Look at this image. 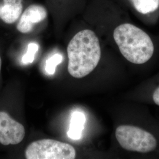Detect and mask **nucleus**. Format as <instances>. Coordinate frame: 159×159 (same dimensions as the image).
<instances>
[{
	"mask_svg": "<svg viewBox=\"0 0 159 159\" xmlns=\"http://www.w3.org/2000/svg\"><path fill=\"white\" fill-rule=\"evenodd\" d=\"M68 71L72 77L81 79L96 68L102 57L100 40L96 33L84 29L74 35L67 46Z\"/></svg>",
	"mask_w": 159,
	"mask_h": 159,
	"instance_id": "1",
	"label": "nucleus"
},
{
	"mask_svg": "<svg viewBox=\"0 0 159 159\" xmlns=\"http://www.w3.org/2000/svg\"><path fill=\"white\" fill-rule=\"evenodd\" d=\"M121 54L130 63L143 64L153 56L155 45L152 38L136 24L123 35L114 40Z\"/></svg>",
	"mask_w": 159,
	"mask_h": 159,
	"instance_id": "2",
	"label": "nucleus"
},
{
	"mask_svg": "<svg viewBox=\"0 0 159 159\" xmlns=\"http://www.w3.org/2000/svg\"><path fill=\"white\" fill-rule=\"evenodd\" d=\"M115 134L121 147L128 151L146 153L154 150L157 145L150 133L136 126L119 125Z\"/></svg>",
	"mask_w": 159,
	"mask_h": 159,
	"instance_id": "3",
	"label": "nucleus"
},
{
	"mask_svg": "<svg viewBox=\"0 0 159 159\" xmlns=\"http://www.w3.org/2000/svg\"><path fill=\"white\" fill-rule=\"evenodd\" d=\"M27 159H73L76 152L66 143L52 139H42L31 143L25 150Z\"/></svg>",
	"mask_w": 159,
	"mask_h": 159,
	"instance_id": "4",
	"label": "nucleus"
},
{
	"mask_svg": "<svg viewBox=\"0 0 159 159\" xmlns=\"http://www.w3.org/2000/svg\"><path fill=\"white\" fill-rule=\"evenodd\" d=\"M129 14L146 24L153 25L159 20V0H119Z\"/></svg>",
	"mask_w": 159,
	"mask_h": 159,
	"instance_id": "5",
	"label": "nucleus"
},
{
	"mask_svg": "<svg viewBox=\"0 0 159 159\" xmlns=\"http://www.w3.org/2000/svg\"><path fill=\"white\" fill-rule=\"evenodd\" d=\"M25 131L22 124L13 119L5 111H0V143L4 146L21 142Z\"/></svg>",
	"mask_w": 159,
	"mask_h": 159,
	"instance_id": "6",
	"label": "nucleus"
},
{
	"mask_svg": "<svg viewBox=\"0 0 159 159\" xmlns=\"http://www.w3.org/2000/svg\"><path fill=\"white\" fill-rule=\"evenodd\" d=\"M47 17V11L43 6L39 4L29 6L22 12L17 24V30L23 33H30L34 25L44 21Z\"/></svg>",
	"mask_w": 159,
	"mask_h": 159,
	"instance_id": "7",
	"label": "nucleus"
},
{
	"mask_svg": "<svg viewBox=\"0 0 159 159\" xmlns=\"http://www.w3.org/2000/svg\"><path fill=\"white\" fill-rule=\"evenodd\" d=\"M23 0H0V20L12 24L19 20L23 12Z\"/></svg>",
	"mask_w": 159,
	"mask_h": 159,
	"instance_id": "8",
	"label": "nucleus"
},
{
	"mask_svg": "<svg viewBox=\"0 0 159 159\" xmlns=\"http://www.w3.org/2000/svg\"><path fill=\"white\" fill-rule=\"evenodd\" d=\"M85 120V115L82 112L75 111L71 114L69 129L67 131V135L70 139L75 140L81 139Z\"/></svg>",
	"mask_w": 159,
	"mask_h": 159,
	"instance_id": "9",
	"label": "nucleus"
},
{
	"mask_svg": "<svg viewBox=\"0 0 159 159\" xmlns=\"http://www.w3.org/2000/svg\"><path fill=\"white\" fill-rule=\"evenodd\" d=\"M63 61V56L60 54H55L46 61V73L49 75H53L55 73L56 67L61 64Z\"/></svg>",
	"mask_w": 159,
	"mask_h": 159,
	"instance_id": "10",
	"label": "nucleus"
},
{
	"mask_svg": "<svg viewBox=\"0 0 159 159\" xmlns=\"http://www.w3.org/2000/svg\"><path fill=\"white\" fill-rule=\"evenodd\" d=\"M39 50V45L35 43H31L28 45L26 53L23 56L22 62L24 64H31L34 61L35 55Z\"/></svg>",
	"mask_w": 159,
	"mask_h": 159,
	"instance_id": "11",
	"label": "nucleus"
},
{
	"mask_svg": "<svg viewBox=\"0 0 159 159\" xmlns=\"http://www.w3.org/2000/svg\"><path fill=\"white\" fill-rule=\"evenodd\" d=\"M153 100L156 104L159 106V87H157L153 94Z\"/></svg>",
	"mask_w": 159,
	"mask_h": 159,
	"instance_id": "12",
	"label": "nucleus"
},
{
	"mask_svg": "<svg viewBox=\"0 0 159 159\" xmlns=\"http://www.w3.org/2000/svg\"><path fill=\"white\" fill-rule=\"evenodd\" d=\"M1 67H2V60H1V57L0 55V73H1Z\"/></svg>",
	"mask_w": 159,
	"mask_h": 159,
	"instance_id": "13",
	"label": "nucleus"
}]
</instances>
